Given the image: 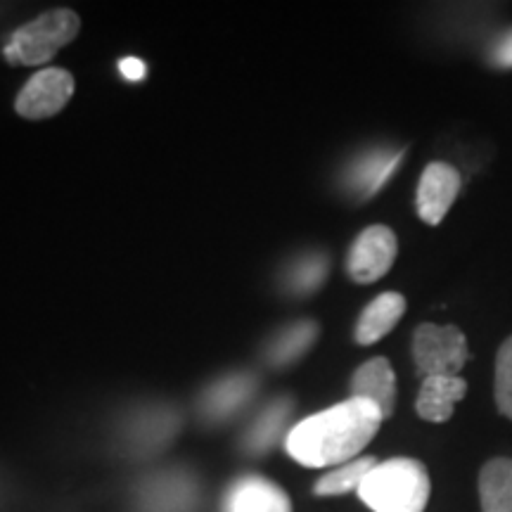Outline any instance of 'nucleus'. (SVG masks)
<instances>
[{"label":"nucleus","mask_w":512,"mask_h":512,"mask_svg":"<svg viewBox=\"0 0 512 512\" xmlns=\"http://www.w3.org/2000/svg\"><path fill=\"white\" fill-rule=\"evenodd\" d=\"M382 413L366 399L335 403L292 427L285 448L304 467H337L361 458V451L377 437Z\"/></svg>","instance_id":"f257e3e1"},{"label":"nucleus","mask_w":512,"mask_h":512,"mask_svg":"<svg viewBox=\"0 0 512 512\" xmlns=\"http://www.w3.org/2000/svg\"><path fill=\"white\" fill-rule=\"evenodd\" d=\"M356 494L373 512H425L432 479L420 460L389 458L368 472Z\"/></svg>","instance_id":"f03ea898"},{"label":"nucleus","mask_w":512,"mask_h":512,"mask_svg":"<svg viewBox=\"0 0 512 512\" xmlns=\"http://www.w3.org/2000/svg\"><path fill=\"white\" fill-rule=\"evenodd\" d=\"M81 31V17L69 8L43 12L31 22L22 24L10 36L5 57L15 67H41L48 64L64 46L74 41Z\"/></svg>","instance_id":"7ed1b4c3"},{"label":"nucleus","mask_w":512,"mask_h":512,"mask_svg":"<svg viewBox=\"0 0 512 512\" xmlns=\"http://www.w3.org/2000/svg\"><path fill=\"white\" fill-rule=\"evenodd\" d=\"M413 361L422 377L460 375L470 361L465 332L458 325H418L413 332Z\"/></svg>","instance_id":"20e7f679"},{"label":"nucleus","mask_w":512,"mask_h":512,"mask_svg":"<svg viewBox=\"0 0 512 512\" xmlns=\"http://www.w3.org/2000/svg\"><path fill=\"white\" fill-rule=\"evenodd\" d=\"M74 76L67 69L46 67L24 83L15 98V112L22 119L41 121L60 114L74 95Z\"/></svg>","instance_id":"39448f33"},{"label":"nucleus","mask_w":512,"mask_h":512,"mask_svg":"<svg viewBox=\"0 0 512 512\" xmlns=\"http://www.w3.org/2000/svg\"><path fill=\"white\" fill-rule=\"evenodd\" d=\"M396 254H399V240L389 226H368L358 233L347 256V273L358 285H370L384 278L392 271Z\"/></svg>","instance_id":"423d86ee"},{"label":"nucleus","mask_w":512,"mask_h":512,"mask_svg":"<svg viewBox=\"0 0 512 512\" xmlns=\"http://www.w3.org/2000/svg\"><path fill=\"white\" fill-rule=\"evenodd\" d=\"M460 171L448 162H430L422 171L418 192H415V209L422 223L439 226L446 219L448 209L453 207L460 195Z\"/></svg>","instance_id":"0eeeda50"},{"label":"nucleus","mask_w":512,"mask_h":512,"mask_svg":"<svg viewBox=\"0 0 512 512\" xmlns=\"http://www.w3.org/2000/svg\"><path fill=\"white\" fill-rule=\"evenodd\" d=\"M403 152L406 150H392V147H375V150L363 152L347 166V174H344L347 190L361 200L373 197L399 169Z\"/></svg>","instance_id":"6e6552de"},{"label":"nucleus","mask_w":512,"mask_h":512,"mask_svg":"<svg viewBox=\"0 0 512 512\" xmlns=\"http://www.w3.org/2000/svg\"><path fill=\"white\" fill-rule=\"evenodd\" d=\"M351 396L354 399H366L373 403L382 418H392L396 411V373L392 363L384 356H375L361 363L354 370L349 382Z\"/></svg>","instance_id":"1a4fd4ad"},{"label":"nucleus","mask_w":512,"mask_h":512,"mask_svg":"<svg viewBox=\"0 0 512 512\" xmlns=\"http://www.w3.org/2000/svg\"><path fill=\"white\" fill-rule=\"evenodd\" d=\"M223 512H292V501L283 486L252 475L230 486Z\"/></svg>","instance_id":"9d476101"},{"label":"nucleus","mask_w":512,"mask_h":512,"mask_svg":"<svg viewBox=\"0 0 512 512\" xmlns=\"http://www.w3.org/2000/svg\"><path fill=\"white\" fill-rule=\"evenodd\" d=\"M467 394V382L460 375H432L422 377L418 399H415V411L425 422H448L456 413L458 401Z\"/></svg>","instance_id":"9b49d317"},{"label":"nucleus","mask_w":512,"mask_h":512,"mask_svg":"<svg viewBox=\"0 0 512 512\" xmlns=\"http://www.w3.org/2000/svg\"><path fill=\"white\" fill-rule=\"evenodd\" d=\"M406 313V297L401 292H382L363 309L354 328V339L361 347L380 342L392 332Z\"/></svg>","instance_id":"f8f14e48"},{"label":"nucleus","mask_w":512,"mask_h":512,"mask_svg":"<svg viewBox=\"0 0 512 512\" xmlns=\"http://www.w3.org/2000/svg\"><path fill=\"white\" fill-rule=\"evenodd\" d=\"M482 512H512V458L486 460L477 477Z\"/></svg>","instance_id":"ddd939ff"},{"label":"nucleus","mask_w":512,"mask_h":512,"mask_svg":"<svg viewBox=\"0 0 512 512\" xmlns=\"http://www.w3.org/2000/svg\"><path fill=\"white\" fill-rule=\"evenodd\" d=\"M318 323L316 320H297V323L287 325L285 330H280L278 335L268 344V361L275 368H285L290 363L299 361L306 351L313 347V342L318 339Z\"/></svg>","instance_id":"4468645a"},{"label":"nucleus","mask_w":512,"mask_h":512,"mask_svg":"<svg viewBox=\"0 0 512 512\" xmlns=\"http://www.w3.org/2000/svg\"><path fill=\"white\" fill-rule=\"evenodd\" d=\"M254 392V377L252 375H228L221 382H216L204 396V413L211 418H226L235 413Z\"/></svg>","instance_id":"2eb2a0df"},{"label":"nucleus","mask_w":512,"mask_h":512,"mask_svg":"<svg viewBox=\"0 0 512 512\" xmlns=\"http://www.w3.org/2000/svg\"><path fill=\"white\" fill-rule=\"evenodd\" d=\"M380 463V460L373 456H361L356 460H349V463L332 467L330 472H325L323 477L318 479L316 486H313V494L316 496H344L351 494V491H358L363 479L373 467Z\"/></svg>","instance_id":"dca6fc26"},{"label":"nucleus","mask_w":512,"mask_h":512,"mask_svg":"<svg viewBox=\"0 0 512 512\" xmlns=\"http://www.w3.org/2000/svg\"><path fill=\"white\" fill-rule=\"evenodd\" d=\"M328 271H330L328 256L320 252H311V254L299 256V259L287 268L285 283L290 287V292L306 297V294H313L320 285L325 283Z\"/></svg>","instance_id":"f3484780"},{"label":"nucleus","mask_w":512,"mask_h":512,"mask_svg":"<svg viewBox=\"0 0 512 512\" xmlns=\"http://www.w3.org/2000/svg\"><path fill=\"white\" fill-rule=\"evenodd\" d=\"M290 411H292V403L287 399H280L275 401L273 406H268L266 413L256 420L252 432H249V446H252L254 451H266V448L278 439V434L283 430Z\"/></svg>","instance_id":"a211bd4d"},{"label":"nucleus","mask_w":512,"mask_h":512,"mask_svg":"<svg viewBox=\"0 0 512 512\" xmlns=\"http://www.w3.org/2000/svg\"><path fill=\"white\" fill-rule=\"evenodd\" d=\"M494 399L503 418L512 420V335L505 339L496 354L494 370Z\"/></svg>","instance_id":"6ab92c4d"},{"label":"nucleus","mask_w":512,"mask_h":512,"mask_svg":"<svg viewBox=\"0 0 512 512\" xmlns=\"http://www.w3.org/2000/svg\"><path fill=\"white\" fill-rule=\"evenodd\" d=\"M489 62L491 67L503 69V72L512 69V29L503 31V34L496 38L494 46L489 50Z\"/></svg>","instance_id":"aec40b11"},{"label":"nucleus","mask_w":512,"mask_h":512,"mask_svg":"<svg viewBox=\"0 0 512 512\" xmlns=\"http://www.w3.org/2000/svg\"><path fill=\"white\" fill-rule=\"evenodd\" d=\"M119 69H121V74H124V79L131 81V83L143 81L147 76L145 62L138 60V57H126V60H121Z\"/></svg>","instance_id":"412c9836"}]
</instances>
